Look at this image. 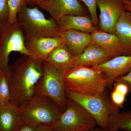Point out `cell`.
Returning a JSON list of instances; mask_svg holds the SVG:
<instances>
[{
  "label": "cell",
  "mask_w": 131,
  "mask_h": 131,
  "mask_svg": "<svg viewBox=\"0 0 131 131\" xmlns=\"http://www.w3.org/2000/svg\"><path fill=\"white\" fill-rule=\"evenodd\" d=\"M43 62L32 56H23L9 65L11 102L19 106L34 95L35 86L43 74Z\"/></svg>",
  "instance_id": "obj_1"
},
{
  "label": "cell",
  "mask_w": 131,
  "mask_h": 131,
  "mask_svg": "<svg viewBox=\"0 0 131 131\" xmlns=\"http://www.w3.org/2000/svg\"><path fill=\"white\" fill-rule=\"evenodd\" d=\"M66 90L86 95L103 93L107 88L105 74L97 66L74 65L63 73Z\"/></svg>",
  "instance_id": "obj_2"
},
{
  "label": "cell",
  "mask_w": 131,
  "mask_h": 131,
  "mask_svg": "<svg viewBox=\"0 0 131 131\" xmlns=\"http://www.w3.org/2000/svg\"><path fill=\"white\" fill-rule=\"evenodd\" d=\"M24 123L53 125L62 113L50 98L34 94L18 106Z\"/></svg>",
  "instance_id": "obj_3"
},
{
  "label": "cell",
  "mask_w": 131,
  "mask_h": 131,
  "mask_svg": "<svg viewBox=\"0 0 131 131\" xmlns=\"http://www.w3.org/2000/svg\"><path fill=\"white\" fill-rule=\"evenodd\" d=\"M68 99L82 106L94 118L98 127L108 128L109 117L119 112V108L113 103L106 90L103 93L95 95H86L66 90Z\"/></svg>",
  "instance_id": "obj_4"
},
{
  "label": "cell",
  "mask_w": 131,
  "mask_h": 131,
  "mask_svg": "<svg viewBox=\"0 0 131 131\" xmlns=\"http://www.w3.org/2000/svg\"><path fill=\"white\" fill-rule=\"evenodd\" d=\"M25 37L59 36L61 31L56 21L47 19L37 7H23L18 13L17 21Z\"/></svg>",
  "instance_id": "obj_5"
},
{
  "label": "cell",
  "mask_w": 131,
  "mask_h": 131,
  "mask_svg": "<svg viewBox=\"0 0 131 131\" xmlns=\"http://www.w3.org/2000/svg\"><path fill=\"white\" fill-rule=\"evenodd\" d=\"M43 64V74L35 86L34 94L50 98L62 112L66 109L68 101L63 73L46 61Z\"/></svg>",
  "instance_id": "obj_6"
},
{
  "label": "cell",
  "mask_w": 131,
  "mask_h": 131,
  "mask_svg": "<svg viewBox=\"0 0 131 131\" xmlns=\"http://www.w3.org/2000/svg\"><path fill=\"white\" fill-rule=\"evenodd\" d=\"M19 52L23 56H31L26 48L25 38L17 22L13 24L7 21L0 23V71L8 75L9 55Z\"/></svg>",
  "instance_id": "obj_7"
},
{
  "label": "cell",
  "mask_w": 131,
  "mask_h": 131,
  "mask_svg": "<svg viewBox=\"0 0 131 131\" xmlns=\"http://www.w3.org/2000/svg\"><path fill=\"white\" fill-rule=\"evenodd\" d=\"M97 126L91 115L77 102L68 99L66 109L52 125L55 131H86Z\"/></svg>",
  "instance_id": "obj_8"
},
{
  "label": "cell",
  "mask_w": 131,
  "mask_h": 131,
  "mask_svg": "<svg viewBox=\"0 0 131 131\" xmlns=\"http://www.w3.org/2000/svg\"><path fill=\"white\" fill-rule=\"evenodd\" d=\"M124 0H97L100 30L114 34L115 26L124 10Z\"/></svg>",
  "instance_id": "obj_9"
},
{
  "label": "cell",
  "mask_w": 131,
  "mask_h": 131,
  "mask_svg": "<svg viewBox=\"0 0 131 131\" xmlns=\"http://www.w3.org/2000/svg\"><path fill=\"white\" fill-rule=\"evenodd\" d=\"M26 48L31 56L40 62H44L56 47L63 43L59 36L25 37Z\"/></svg>",
  "instance_id": "obj_10"
},
{
  "label": "cell",
  "mask_w": 131,
  "mask_h": 131,
  "mask_svg": "<svg viewBox=\"0 0 131 131\" xmlns=\"http://www.w3.org/2000/svg\"><path fill=\"white\" fill-rule=\"evenodd\" d=\"M42 8L56 21L67 15H87L88 11L80 0H47Z\"/></svg>",
  "instance_id": "obj_11"
},
{
  "label": "cell",
  "mask_w": 131,
  "mask_h": 131,
  "mask_svg": "<svg viewBox=\"0 0 131 131\" xmlns=\"http://www.w3.org/2000/svg\"><path fill=\"white\" fill-rule=\"evenodd\" d=\"M97 67L106 78L107 88H112L117 78L126 75L131 70V55L115 57Z\"/></svg>",
  "instance_id": "obj_12"
},
{
  "label": "cell",
  "mask_w": 131,
  "mask_h": 131,
  "mask_svg": "<svg viewBox=\"0 0 131 131\" xmlns=\"http://www.w3.org/2000/svg\"><path fill=\"white\" fill-rule=\"evenodd\" d=\"M117 56L91 42L81 54L74 56V66H97Z\"/></svg>",
  "instance_id": "obj_13"
},
{
  "label": "cell",
  "mask_w": 131,
  "mask_h": 131,
  "mask_svg": "<svg viewBox=\"0 0 131 131\" xmlns=\"http://www.w3.org/2000/svg\"><path fill=\"white\" fill-rule=\"evenodd\" d=\"M59 37L74 56L81 54L91 42L90 34L75 30L61 31Z\"/></svg>",
  "instance_id": "obj_14"
},
{
  "label": "cell",
  "mask_w": 131,
  "mask_h": 131,
  "mask_svg": "<svg viewBox=\"0 0 131 131\" xmlns=\"http://www.w3.org/2000/svg\"><path fill=\"white\" fill-rule=\"evenodd\" d=\"M24 124L18 106L10 102L0 106V131H19Z\"/></svg>",
  "instance_id": "obj_15"
},
{
  "label": "cell",
  "mask_w": 131,
  "mask_h": 131,
  "mask_svg": "<svg viewBox=\"0 0 131 131\" xmlns=\"http://www.w3.org/2000/svg\"><path fill=\"white\" fill-rule=\"evenodd\" d=\"M56 21L61 31L75 30L91 34L97 30L91 17L87 15H67Z\"/></svg>",
  "instance_id": "obj_16"
},
{
  "label": "cell",
  "mask_w": 131,
  "mask_h": 131,
  "mask_svg": "<svg viewBox=\"0 0 131 131\" xmlns=\"http://www.w3.org/2000/svg\"><path fill=\"white\" fill-rule=\"evenodd\" d=\"M115 35L121 46L122 55H131V13L124 9L117 21Z\"/></svg>",
  "instance_id": "obj_17"
},
{
  "label": "cell",
  "mask_w": 131,
  "mask_h": 131,
  "mask_svg": "<svg viewBox=\"0 0 131 131\" xmlns=\"http://www.w3.org/2000/svg\"><path fill=\"white\" fill-rule=\"evenodd\" d=\"M74 56L63 43L52 52L45 61L64 73L74 66Z\"/></svg>",
  "instance_id": "obj_18"
},
{
  "label": "cell",
  "mask_w": 131,
  "mask_h": 131,
  "mask_svg": "<svg viewBox=\"0 0 131 131\" xmlns=\"http://www.w3.org/2000/svg\"><path fill=\"white\" fill-rule=\"evenodd\" d=\"M91 35V43L117 56L122 55L121 46L116 35L97 29Z\"/></svg>",
  "instance_id": "obj_19"
},
{
  "label": "cell",
  "mask_w": 131,
  "mask_h": 131,
  "mask_svg": "<svg viewBox=\"0 0 131 131\" xmlns=\"http://www.w3.org/2000/svg\"><path fill=\"white\" fill-rule=\"evenodd\" d=\"M108 128L131 131V110L111 115L108 119Z\"/></svg>",
  "instance_id": "obj_20"
},
{
  "label": "cell",
  "mask_w": 131,
  "mask_h": 131,
  "mask_svg": "<svg viewBox=\"0 0 131 131\" xmlns=\"http://www.w3.org/2000/svg\"><path fill=\"white\" fill-rule=\"evenodd\" d=\"M110 98L113 103L119 108L124 107L126 96L129 93L127 85L121 82L115 81Z\"/></svg>",
  "instance_id": "obj_21"
},
{
  "label": "cell",
  "mask_w": 131,
  "mask_h": 131,
  "mask_svg": "<svg viewBox=\"0 0 131 131\" xmlns=\"http://www.w3.org/2000/svg\"><path fill=\"white\" fill-rule=\"evenodd\" d=\"M11 91L8 74L0 71V106L11 102Z\"/></svg>",
  "instance_id": "obj_22"
},
{
  "label": "cell",
  "mask_w": 131,
  "mask_h": 131,
  "mask_svg": "<svg viewBox=\"0 0 131 131\" xmlns=\"http://www.w3.org/2000/svg\"><path fill=\"white\" fill-rule=\"evenodd\" d=\"M26 5H27L26 0H8V21L9 24H13L16 23L18 13L21 8Z\"/></svg>",
  "instance_id": "obj_23"
},
{
  "label": "cell",
  "mask_w": 131,
  "mask_h": 131,
  "mask_svg": "<svg viewBox=\"0 0 131 131\" xmlns=\"http://www.w3.org/2000/svg\"><path fill=\"white\" fill-rule=\"evenodd\" d=\"M81 2L83 3L90 14L95 25L96 26L99 23L97 13V0H81Z\"/></svg>",
  "instance_id": "obj_24"
},
{
  "label": "cell",
  "mask_w": 131,
  "mask_h": 131,
  "mask_svg": "<svg viewBox=\"0 0 131 131\" xmlns=\"http://www.w3.org/2000/svg\"><path fill=\"white\" fill-rule=\"evenodd\" d=\"M8 0H0V23L8 19Z\"/></svg>",
  "instance_id": "obj_25"
},
{
  "label": "cell",
  "mask_w": 131,
  "mask_h": 131,
  "mask_svg": "<svg viewBox=\"0 0 131 131\" xmlns=\"http://www.w3.org/2000/svg\"><path fill=\"white\" fill-rule=\"evenodd\" d=\"M115 81L121 82L127 85L129 89V93H131V70L126 75L117 78Z\"/></svg>",
  "instance_id": "obj_26"
},
{
  "label": "cell",
  "mask_w": 131,
  "mask_h": 131,
  "mask_svg": "<svg viewBox=\"0 0 131 131\" xmlns=\"http://www.w3.org/2000/svg\"><path fill=\"white\" fill-rule=\"evenodd\" d=\"M35 131H55L52 125L40 124L37 126Z\"/></svg>",
  "instance_id": "obj_27"
},
{
  "label": "cell",
  "mask_w": 131,
  "mask_h": 131,
  "mask_svg": "<svg viewBox=\"0 0 131 131\" xmlns=\"http://www.w3.org/2000/svg\"><path fill=\"white\" fill-rule=\"evenodd\" d=\"M28 5H37L42 8L47 0H26Z\"/></svg>",
  "instance_id": "obj_28"
},
{
  "label": "cell",
  "mask_w": 131,
  "mask_h": 131,
  "mask_svg": "<svg viewBox=\"0 0 131 131\" xmlns=\"http://www.w3.org/2000/svg\"><path fill=\"white\" fill-rule=\"evenodd\" d=\"M37 125L34 124L25 123L19 131H35Z\"/></svg>",
  "instance_id": "obj_29"
},
{
  "label": "cell",
  "mask_w": 131,
  "mask_h": 131,
  "mask_svg": "<svg viewBox=\"0 0 131 131\" xmlns=\"http://www.w3.org/2000/svg\"><path fill=\"white\" fill-rule=\"evenodd\" d=\"M124 9L125 11L131 13V1L124 2Z\"/></svg>",
  "instance_id": "obj_30"
},
{
  "label": "cell",
  "mask_w": 131,
  "mask_h": 131,
  "mask_svg": "<svg viewBox=\"0 0 131 131\" xmlns=\"http://www.w3.org/2000/svg\"><path fill=\"white\" fill-rule=\"evenodd\" d=\"M93 131H119L118 130H115V129H109V128H107V129H104L100 128V127H98L97 128H95L93 129Z\"/></svg>",
  "instance_id": "obj_31"
},
{
  "label": "cell",
  "mask_w": 131,
  "mask_h": 131,
  "mask_svg": "<svg viewBox=\"0 0 131 131\" xmlns=\"http://www.w3.org/2000/svg\"><path fill=\"white\" fill-rule=\"evenodd\" d=\"M131 1V0H124V2H126L129 1Z\"/></svg>",
  "instance_id": "obj_32"
},
{
  "label": "cell",
  "mask_w": 131,
  "mask_h": 131,
  "mask_svg": "<svg viewBox=\"0 0 131 131\" xmlns=\"http://www.w3.org/2000/svg\"><path fill=\"white\" fill-rule=\"evenodd\" d=\"M86 131H93V130H90Z\"/></svg>",
  "instance_id": "obj_33"
},
{
  "label": "cell",
  "mask_w": 131,
  "mask_h": 131,
  "mask_svg": "<svg viewBox=\"0 0 131 131\" xmlns=\"http://www.w3.org/2000/svg\"><path fill=\"white\" fill-rule=\"evenodd\" d=\"M80 1H81V0H80Z\"/></svg>",
  "instance_id": "obj_34"
}]
</instances>
